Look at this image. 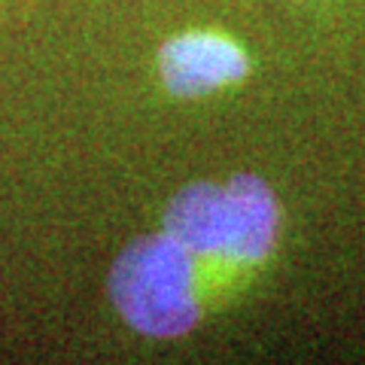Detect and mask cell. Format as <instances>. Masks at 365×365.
<instances>
[{
    "instance_id": "cell-1",
    "label": "cell",
    "mask_w": 365,
    "mask_h": 365,
    "mask_svg": "<svg viewBox=\"0 0 365 365\" xmlns=\"http://www.w3.org/2000/svg\"><path fill=\"white\" fill-rule=\"evenodd\" d=\"M162 232L198 265L241 274L271 256L280 232V207L271 186L256 174H235L225 182H189L170 198Z\"/></svg>"
},
{
    "instance_id": "cell-3",
    "label": "cell",
    "mask_w": 365,
    "mask_h": 365,
    "mask_svg": "<svg viewBox=\"0 0 365 365\" xmlns=\"http://www.w3.org/2000/svg\"><path fill=\"white\" fill-rule=\"evenodd\" d=\"M158 73L170 95L201 98L216 88L241 83L250 73V58L225 34L189 31L170 37L158 49Z\"/></svg>"
},
{
    "instance_id": "cell-2",
    "label": "cell",
    "mask_w": 365,
    "mask_h": 365,
    "mask_svg": "<svg viewBox=\"0 0 365 365\" xmlns=\"http://www.w3.org/2000/svg\"><path fill=\"white\" fill-rule=\"evenodd\" d=\"M107 289L140 335L177 338L201 319V265L168 232L134 237L113 262Z\"/></svg>"
}]
</instances>
